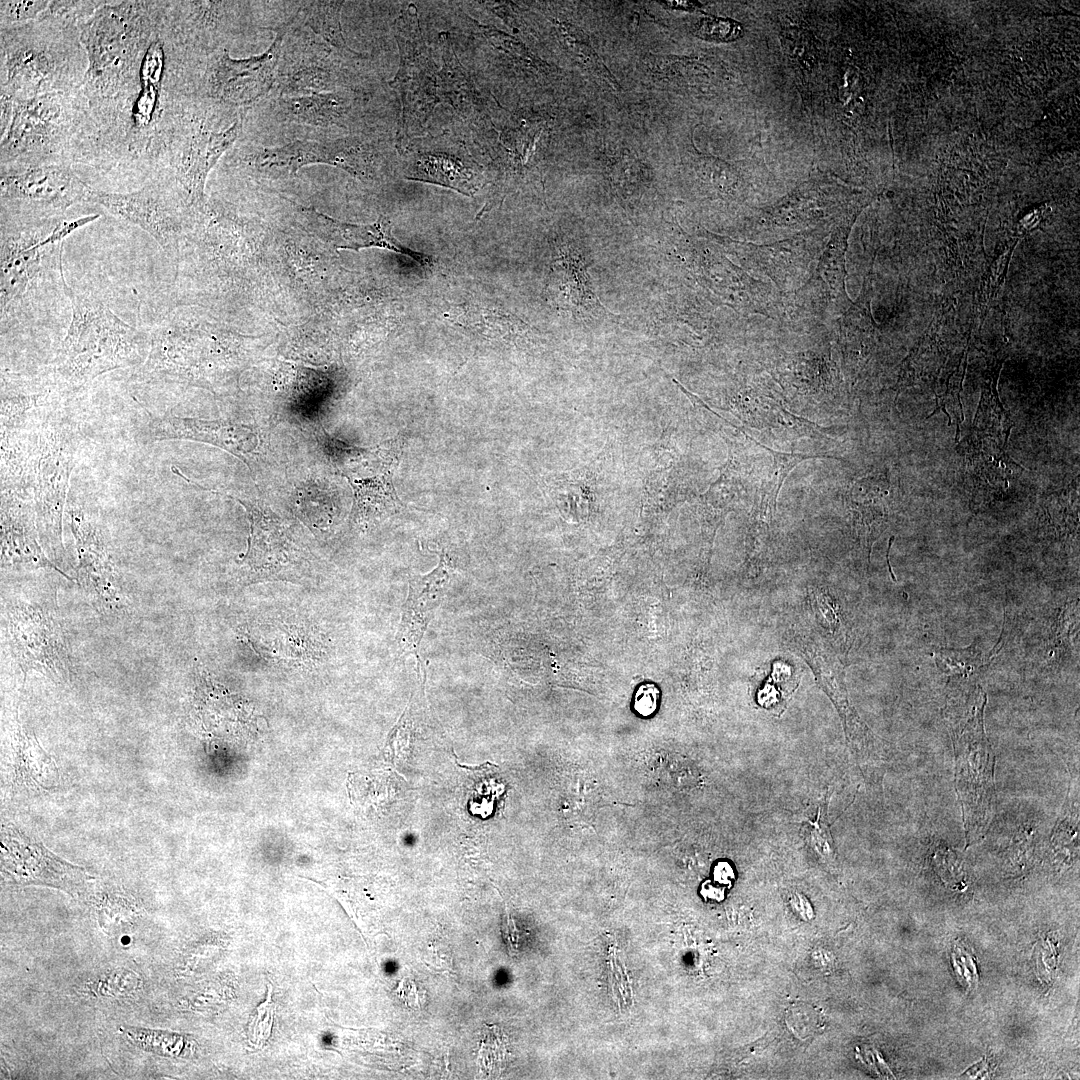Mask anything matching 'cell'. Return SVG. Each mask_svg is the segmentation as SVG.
Here are the masks:
<instances>
[{"label":"cell","mask_w":1080,"mask_h":1080,"mask_svg":"<svg viewBox=\"0 0 1080 1080\" xmlns=\"http://www.w3.org/2000/svg\"><path fill=\"white\" fill-rule=\"evenodd\" d=\"M270 630L273 635L258 636L265 639L263 644H256L262 650L269 648L270 658L288 666H309L318 664L326 655V644L321 636L310 626L287 625L279 622Z\"/></svg>","instance_id":"26"},{"label":"cell","mask_w":1080,"mask_h":1080,"mask_svg":"<svg viewBox=\"0 0 1080 1080\" xmlns=\"http://www.w3.org/2000/svg\"><path fill=\"white\" fill-rule=\"evenodd\" d=\"M985 704L986 695L978 689L952 727L955 788L968 845L986 835L995 810V755L984 730Z\"/></svg>","instance_id":"7"},{"label":"cell","mask_w":1080,"mask_h":1080,"mask_svg":"<svg viewBox=\"0 0 1080 1080\" xmlns=\"http://www.w3.org/2000/svg\"><path fill=\"white\" fill-rule=\"evenodd\" d=\"M92 204H98L113 216L139 227L166 252L175 247L181 231L182 211L194 213L177 191L160 179L150 180L128 192L95 189Z\"/></svg>","instance_id":"14"},{"label":"cell","mask_w":1080,"mask_h":1080,"mask_svg":"<svg viewBox=\"0 0 1080 1080\" xmlns=\"http://www.w3.org/2000/svg\"><path fill=\"white\" fill-rule=\"evenodd\" d=\"M405 158V179L452 189L472 197L484 185V169L465 144L450 136H420L400 153Z\"/></svg>","instance_id":"17"},{"label":"cell","mask_w":1080,"mask_h":1080,"mask_svg":"<svg viewBox=\"0 0 1080 1080\" xmlns=\"http://www.w3.org/2000/svg\"><path fill=\"white\" fill-rule=\"evenodd\" d=\"M392 30L399 50V66L389 86L397 92L400 102L396 148L401 153L411 140L423 135L440 103L439 68L423 38L414 4H409L394 20Z\"/></svg>","instance_id":"9"},{"label":"cell","mask_w":1080,"mask_h":1080,"mask_svg":"<svg viewBox=\"0 0 1080 1080\" xmlns=\"http://www.w3.org/2000/svg\"><path fill=\"white\" fill-rule=\"evenodd\" d=\"M235 500L246 510L250 523L248 549L243 559L244 585L300 581L306 558L290 527L267 506L239 498Z\"/></svg>","instance_id":"12"},{"label":"cell","mask_w":1080,"mask_h":1080,"mask_svg":"<svg viewBox=\"0 0 1080 1080\" xmlns=\"http://www.w3.org/2000/svg\"><path fill=\"white\" fill-rule=\"evenodd\" d=\"M557 28L567 49H569L571 53H574L575 57L581 59L588 66L593 67L607 80H610L611 75L605 69V66L601 61H599L593 48L585 42L583 34L578 29L569 24L567 25L560 22L557 23Z\"/></svg>","instance_id":"33"},{"label":"cell","mask_w":1080,"mask_h":1080,"mask_svg":"<svg viewBox=\"0 0 1080 1080\" xmlns=\"http://www.w3.org/2000/svg\"><path fill=\"white\" fill-rule=\"evenodd\" d=\"M146 437L159 440H190L218 447L247 463L259 448L260 436L251 425L223 419H199L175 416L153 417Z\"/></svg>","instance_id":"20"},{"label":"cell","mask_w":1080,"mask_h":1080,"mask_svg":"<svg viewBox=\"0 0 1080 1080\" xmlns=\"http://www.w3.org/2000/svg\"><path fill=\"white\" fill-rule=\"evenodd\" d=\"M383 154L378 145L362 136L336 139L294 140L282 146L264 148L254 155L260 169H279L290 173L311 164H327L344 170L360 180L375 178Z\"/></svg>","instance_id":"13"},{"label":"cell","mask_w":1080,"mask_h":1080,"mask_svg":"<svg viewBox=\"0 0 1080 1080\" xmlns=\"http://www.w3.org/2000/svg\"><path fill=\"white\" fill-rule=\"evenodd\" d=\"M803 828L810 846L825 859H832L834 846L827 823L825 807L821 806L815 821H808Z\"/></svg>","instance_id":"36"},{"label":"cell","mask_w":1080,"mask_h":1080,"mask_svg":"<svg viewBox=\"0 0 1080 1080\" xmlns=\"http://www.w3.org/2000/svg\"><path fill=\"white\" fill-rule=\"evenodd\" d=\"M71 320L52 362L54 383L77 389L104 373L142 366L150 350V334L119 318L101 300L77 293L68 284Z\"/></svg>","instance_id":"3"},{"label":"cell","mask_w":1080,"mask_h":1080,"mask_svg":"<svg viewBox=\"0 0 1080 1080\" xmlns=\"http://www.w3.org/2000/svg\"><path fill=\"white\" fill-rule=\"evenodd\" d=\"M364 98L351 88L304 96H282L279 106L291 121L316 127L346 128Z\"/></svg>","instance_id":"25"},{"label":"cell","mask_w":1080,"mask_h":1080,"mask_svg":"<svg viewBox=\"0 0 1080 1080\" xmlns=\"http://www.w3.org/2000/svg\"><path fill=\"white\" fill-rule=\"evenodd\" d=\"M0 100V164L70 163L77 123L75 91Z\"/></svg>","instance_id":"5"},{"label":"cell","mask_w":1080,"mask_h":1080,"mask_svg":"<svg viewBox=\"0 0 1080 1080\" xmlns=\"http://www.w3.org/2000/svg\"><path fill=\"white\" fill-rule=\"evenodd\" d=\"M290 23L272 28L275 38L259 55L234 58L226 49L208 50L198 79L201 97L220 105L244 106L265 96L277 82L282 41Z\"/></svg>","instance_id":"11"},{"label":"cell","mask_w":1080,"mask_h":1080,"mask_svg":"<svg viewBox=\"0 0 1080 1080\" xmlns=\"http://www.w3.org/2000/svg\"><path fill=\"white\" fill-rule=\"evenodd\" d=\"M3 836L2 867L18 883L42 884L70 894L82 891L92 877L21 833Z\"/></svg>","instance_id":"19"},{"label":"cell","mask_w":1080,"mask_h":1080,"mask_svg":"<svg viewBox=\"0 0 1080 1080\" xmlns=\"http://www.w3.org/2000/svg\"><path fill=\"white\" fill-rule=\"evenodd\" d=\"M973 650H942L936 655L939 668L949 674L969 673L976 659L972 657Z\"/></svg>","instance_id":"37"},{"label":"cell","mask_w":1080,"mask_h":1080,"mask_svg":"<svg viewBox=\"0 0 1080 1080\" xmlns=\"http://www.w3.org/2000/svg\"><path fill=\"white\" fill-rule=\"evenodd\" d=\"M94 191L68 162L1 164V225L62 220L74 206L92 204Z\"/></svg>","instance_id":"6"},{"label":"cell","mask_w":1080,"mask_h":1080,"mask_svg":"<svg viewBox=\"0 0 1080 1080\" xmlns=\"http://www.w3.org/2000/svg\"><path fill=\"white\" fill-rule=\"evenodd\" d=\"M76 434L53 423L40 432L35 455L33 506L38 536L54 557L64 553L62 519L70 475L76 463Z\"/></svg>","instance_id":"10"},{"label":"cell","mask_w":1080,"mask_h":1080,"mask_svg":"<svg viewBox=\"0 0 1080 1080\" xmlns=\"http://www.w3.org/2000/svg\"><path fill=\"white\" fill-rule=\"evenodd\" d=\"M99 217L88 214L36 225H1V332L14 321L28 320L32 306L44 301L46 293L67 296L63 241Z\"/></svg>","instance_id":"4"},{"label":"cell","mask_w":1080,"mask_h":1080,"mask_svg":"<svg viewBox=\"0 0 1080 1080\" xmlns=\"http://www.w3.org/2000/svg\"><path fill=\"white\" fill-rule=\"evenodd\" d=\"M71 530L78 556V577L105 604L117 605V573L99 530L79 510L70 511Z\"/></svg>","instance_id":"23"},{"label":"cell","mask_w":1080,"mask_h":1080,"mask_svg":"<svg viewBox=\"0 0 1080 1080\" xmlns=\"http://www.w3.org/2000/svg\"><path fill=\"white\" fill-rule=\"evenodd\" d=\"M695 34L709 41L730 42L742 36L743 27L732 19L705 17L695 26Z\"/></svg>","instance_id":"34"},{"label":"cell","mask_w":1080,"mask_h":1080,"mask_svg":"<svg viewBox=\"0 0 1080 1080\" xmlns=\"http://www.w3.org/2000/svg\"><path fill=\"white\" fill-rule=\"evenodd\" d=\"M275 1010L276 1004L272 1000V987L268 985L267 999L257 1007L256 1014L247 1030L248 1039L254 1046L262 1047L269 1039Z\"/></svg>","instance_id":"35"},{"label":"cell","mask_w":1080,"mask_h":1080,"mask_svg":"<svg viewBox=\"0 0 1080 1080\" xmlns=\"http://www.w3.org/2000/svg\"><path fill=\"white\" fill-rule=\"evenodd\" d=\"M657 701V690L653 686H643L636 695L635 708L642 715L651 714Z\"/></svg>","instance_id":"38"},{"label":"cell","mask_w":1080,"mask_h":1080,"mask_svg":"<svg viewBox=\"0 0 1080 1080\" xmlns=\"http://www.w3.org/2000/svg\"><path fill=\"white\" fill-rule=\"evenodd\" d=\"M506 1037L496 1025H484L478 1052L480 1071L488 1077L499 1075L505 1065Z\"/></svg>","instance_id":"31"},{"label":"cell","mask_w":1080,"mask_h":1080,"mask_svg":"<svg viewBox=\"0 0 1080 1080\" xmlns=\"http://www.w3.org/2000/svg\"><path fill=\"white\" fill-rule=\"evenodd\" d=\"M50 1L19 0L0 2V27L27 23L39 19L48 9Z\"/></svg>","instance_id":"32"},{"label":"cell","mask_w":1080,"mask_h":1080,"mask_svg":"<svg viewBox=\"0 0 1080 1080\" xmlns=\"http://www.w3.org/2000/svg\"><path fill=\"white\" fill-rule=\"evenodd\" d=\"M16 741L14 768L17 782L32 789H52L59 778L53 758L21 725L17 729Z\"/></svg>","instance_id":"28"},{"label":"cell","mask_w":1080,"mask_h":1080,"mask_svg":"<svg viewBox=\"0 0 1080 1080\" xmlns=\"http://www.w3.org/2000/svg\"><path fill=\"white\" fill-rule=\"evenodd\" d=\"M282 96H304L350 88L344 85L339 67L328 58H307L278 73Z\"/></svg>","instance_id":"27"},{"label":"cell","mask_w":1080,"mask_h":1080,"mask_svg":"<svg viewBox=\"0 0 1080 1080\" xmlns=\"http://www.w3.org/2000/svg\"><path fill=\"white\" fill-rule=\"evenodd\" d=\"M1 93L9 99L76 91L87 69L78 25L53 17L0 29Z\"/></svg>","instance_id":"2"},{"label":"cell","mask_w":1080,"mask_h":1080,"mask_svg":"<svg viewBox=\"0 0 1080 1080\" xmlns=\"http://www.w3.org/2000/svg\"><path fill=\"white\" fill-rule=\"evenodd\" d=\"M667 3H670L669 5L672 8H677V9H682V10H693L696 7V5L694 3H690V2H687V1H670V2H667Z\"/></svg>","instance_id":"39"},{"label":"cell","mask_w":1080,"mask_h":1080,"mask_svg":"<svg viewBox=\"0 0 1080 1080\" xmlns=\"http://www.w3.org/2000/svg\"><path fill=\"white\" fill-rule=\"evenodd\" d=\"M343 1H312L304 5L301 14L304 23L343 57L364 58L365 56L348 46L341 26Z\"/></svg>","instance_id":"29"},{"label":"cell","mask_w":1080,"mask_h":1080,"mask_svg":"<svg viewBox=\"0 0 1080 1080\" xmlns=\"http://www.w3.org/2000/svg\"><path fill=\"white\" fill-rule=\"evenodd\" d=\"M398 452L396 442H389L352 453L351 461L344 464L342 475L354 493L350 519L360 531H367L403 506L392 483Z\"/></svg>","instance_id":"16"},{"label":"cell","mask_w":1080,"mask_h":1080,"mask_svg":"<svg viewBox=\"0 0 1080 1080\" xmlns=\"http://www.w3.org/2000/svg\"><path fill=\"white\" fill-rule=\"evenodd\" d=\"M300 209L312 231L337 249L359 251L381 248L408 256L424 267L433 264L431 256L401 244L392 233L390 219L384 215L372 224H354L339 221L314 207L301 206Z\"/></svg>","instance_id":"21"},{"label":"cell","mask_w":1080,"mask_h":1080,"mask_svg":"<svg viewBox=\"0 0 1080 1080\" xmlns=\"http://www.w3.org/2000/svg\"><path fill=\"white\" fill-rule=\"evenodd\" d=\"M455 574V566L442 550L437 566L424 575L409 581L408 595L402 607L396 634L397 656L413 655L417 666L423 665L419 650L424 634L441 604L448 585Z\"/></svg>","instance_id":"18"},{"label":"cell","mask_w":1080,"mask_h":1080,"mask_svg":"<svg viewBox=\"0 0 1080 1080\" xmlns=\"http://www.w3.org/2000/svg\"><path fill=\"white\" fill-rule=\"evenodd\" d=\"M2 559L10 564L57 567L45 556L38 543L34 506L19 492L2 490L1 498ZM61 572L60 569H57Z\"/></svg>","instance_id":"22"},{"label":"cell","mask_w":1080,"mask_h":1080,"mask_svg":"<svg viewBox=\"0 0 1080 1080\" xmlns=\"http://www.w3.org/2000/svg\"><path fill=\"white\" fill-rule=\"evenodd\" d=\"M12 651L24 673L35 670L55 682H67L72 661L61 627L38 604L19 603L9 610Z\"/></svg>","instance_id":"15"},{"label":"cell","mask_w":1080,"mask_h":1080,"mask_svg":"<svg viewBox=\"0 0 1080 1080\" xmlns=\"http://www.w3.org/2000/svg\"><path fill=\"white\" fill-rule=\"evenodd\" d=\"M220 104H193L169 149L164 168L156 179L170 184L187 207L200 213L207 205L205 185L209 173L241 132V122L218 129Z\"/></svg>","instance_id":"8"},{"label":"cell","mask_w":1080,"mask_h":1080,"mask_svg":"<svg viewBox=\"0 0 1080 1080\" xmlns=\"http://www.w3.org/2000/svg\"><path fill=\"white\" fill-rule=\"evenodd\" d=\"M297 506L308 524L318 528L334 517L332 495L316 484L308 483L298 490Z\"/></svg>","instance_id":"30"},{"label":"cell","mask_w":1080,"mask_h":1080,"mask_svg":"<svg viewBox=\"0 0 1080 1080\" xmlns=\"http://www.w3.org/2000/svg\"><path fill=\"white\" fill-rule=\"evenodd\" d=\"M78 29L88 64L75 91L70 163L157 178L192 106L187 56L200 47L171 1H103Z\"/></svg>","instance_id":"1"},{"label":"cell","mask_w":1080,"mask_h":1080,"mask_svg":"<svg viewBox=\"0 0 1080 1080\" xmlns=\"http://www.w3.org/2000/svg\"><path fill=\"white\" fill-rule=\"evenodd\" d=\"M442 67L438 73L440 102H445L465 122L484 127L492 124L496 112L493 101L487 100L464 70L447 34L440 35Z\"/></svg>","instance_id":"24"}]
</instances>
